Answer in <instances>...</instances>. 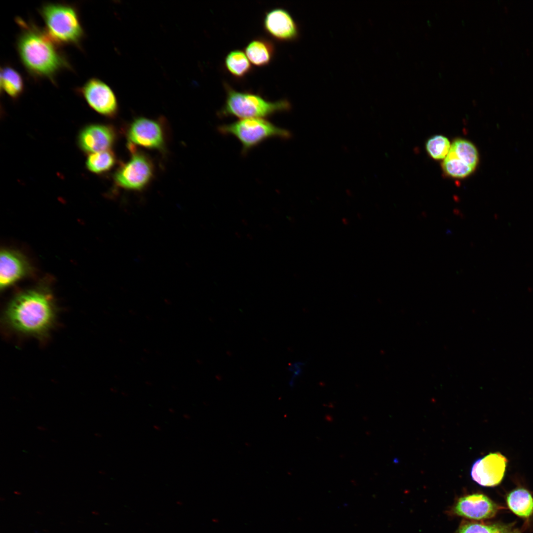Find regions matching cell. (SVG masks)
I'll use <instances>...</instances> for the list:
<instances>
[{
	"label": "cell",
	"mask_w": 533,
	"mask_h": 533,
	"mask_svg": "<svg viewBox=\"0 0 533 533\" xmlns=\"http://www.w3.org/2000/svg\"><path fill=\"white\" fill-rule=\"evenodd\" d=\"M451 144L444 136L437 135L429 139L426 144V149L430 156L435 159H444L447 155Z\"/></svg>",
	"instance_id": "7402d4cb"
},
{
	"label": "cell",
	"mask_w": 533,
	"mask_h": 533,
	"mask_svg": "<svg viewBox=\"0 0 533 533\" xmlns=\"http://www.w3.org/2000/svg\"><path fill=\"white\" fill-rule=\"evenodd\" d=\"M273 42L263 37H257L250 41L244 48V52L254 65L262 67L267 66L275 54Z\"/></svg>",
	"instance_id": "5bb4252c"
},
{
	"label": "cell",
	"mask_w": 533,
	"mask_h": 533,
	"mask_svg": "<svg viewBox=\"0 0 533 533\" xmlns=\"http://www.w3.org/2000/svg\"><path fill=\"white\" fill-rule=\"evenodd\" d=\"M130 145L149 149H160L164 144V134L157 121L145 117L135 119L127 131Z\"/></svg>",
	"instance_id": "9c48e42d"
},
{
	"label": "cell",
	"mask_w": 533,
	"mask_h": 533,
	"mask_svg": "<svg viewBox=\"0 0 533 533\" xmlns=\"http://www.w3.org/2000/svg\"><path fill=\"white\" fill-rule=\"evenodd\" d=\"M507 459L499 453H490L477 459L471 470L472 479L481 486L498 485L504 476Z\"/></svg>",
	"instance_id": "30bf717a"
},
{
	"label": "cell",
	"mask_w": 533,
	"mask_h": 533,
	"mask_svg": "<svg viewBox=\"0 0 533 533\" xmlns=\"http://www.w3.org/2000/svg\"><path fill=\"white\" fill-rule=\"evenodd\" d=\"M20 32L16 41V50L24 67L36 78L54 81L55 76L64 69H71L66 56L42 29L33 22L16 18Z\"/></svg>",
	"instance_id": "6da1fadb"
},
{
	"label": "cell",
	"mask_w": 533,
	"mask_h": 533,
	"mask_svg": "<svg viewBox=\"0 0 533 533\" xmlns=\"http://www.w3.org/2000/svg\"><path fill=\"white\" fill-rule=\"evenodd\" d=\"M116 161L114 153L110 150L89 154L86 166L91 172L100 174L111 170Z\"/></svg>",
	"instance_id": "d6986e66"
},
{
	"label": "cell",
	"mask_w": 533,
	"mask_h": 533,
	"mask_svg": "<svg viewBox=\"0 0 533 533\" xmlns=\"http://www.w3.org/2000/svg\"><path fill=\"white\" fill-rule=\"evenodd\" d=\"M512 525L498 523L485 524L465 522L459 528L458 533H507L511 531Z\"/></svg>",
	"instance_id": "44dd1931"
},
{
	"label": "cell",
	"mask_w": 533,
	"mask_h": 533,
	"mask_svg": "<svg viewBox=\"0 0 533 533\" xmlns=\"http://www.w3.org/2000/svg\"><path fill=\"white\" fill-rule=\"evenodd\" d=\"M225 102L217 114L220 117L229 116L240 119L265 118L278 113L291 110L287 99L269 101L261 95L248 91H237L227 83Z\"/></svg>",
	"instance_id": "277c9868"
},
{
	"label": "cell",
	"mask_w": 533,
	"mask_h": 533,
	"mask_svg": "<svg viewBox=\"0 0 533 533\" xmlns=\"http://www.w3.org/2000/svg\"><path fill=\"white\" fill-rule=\"evenodd\" d=\"M507 533H520L518 531L516 530V531H512V532L510 531V532H508Z\"/></svg>",
	"instance_id": "cb8c5ba5"
},
{
	"label": "cell",
	"mask_w": 533,
	"mask_h": 533,
	"mask_svg": "<svg viewBox=\"0 0 533 533\" xmlns=\"http://www.w3.org/2000/svg\"><path fill=\"white\" fill-rule=\"evenodd\" d=\"M55 306L51 295L37 289L16 296L4 312L5 323L12 330L36 337H42L53 325Z\"/></svg>",
	"instance_id": "7a4b0ae2"
},
{
	"label": "cell",
	"mask_w": 533,
	"mask_h": 533,
	"mask_svg": "<svg viewBox=\"0 0 533 533\" xmlns=\"http://www.w3.org/2000/svg\"><path fill=\"white\" fill-rule=\"evenodd\" d=\"M506 502L509 509L519 517L528 518L533 513V498L525 489L518 488L511 492L507 496Z\"/></svg>",
	"instance_id": "2e32d148"
},
{
	"label": "cell",
	"mask_w": 533,
	"mask_h": 533,
	"mask_svg": "<svg viewBox=\"0 0 533 533\" xmlns=\"http://www.w3.org/2000/svg\"><path fill=\"white\" fill-rule=\"evenodd\" d=\"M222 134L235 137L242 145V154H246L250 150L263 142L272 138L289 139L292 133L277 126L266 118L240 119L218 127Z\"/></svg>",
	"instance_id": "5b68a950"
},
{
	"label": "cell",
	"mask_w": 533,
	"mask_h": 533,
	"mask_svg": "<svg viewBox=\"0 0 533 533\" xmlns=\"http://www.w3.org/2000/svg\"><path fill=\"white\" fill-rule=\"evenodd\" d=\"M224 65L227 70L234 77L241 78L249 74L252 67L245 52L235 49L226 56Z\"/></svg>",
	"instance_id": "e0dca14e"
},
{
	"label": "cell",
	"mask_w": 533,
	"mask_h": 533,
	"mask_svg": "<svg viewBox=\"0 0 533 533\" xmlns=\"http://www.w3.org/2000/svg\"><path fill=\"white\" fill-rule=\"evenodd\" d=\"M45 31L58 44L78 45L84 36L77 8L72 4L48 2L39 8Z\"/></svg>",
	"instance_id": "3957f363"
},
{
	"label": "cell",
	"mask_w": 533,
	"mask_h": 533,
	"mask_svg": "<svg viewBox=\"0 0 533 533\" xmlns=\"http://www.w3.org/2000/svg\"><path fill=\"white\" fill-rule=\"evenodd\" d=\"M263 25L265 32L279 41H294L300 36L298 24L290 13L283 8H274L266 12Z\"/></svg>",
	"instance_id": "ba28073f"
},
{
	"label": "cell",
	"mask_w": 533,
	"mask_h": 533,
	"mask_svg": "<svg viewBox=\"0 0 533 533\" xmlns=\"http://www.w3.org/2000/svg\"><path fill=\"white\" fill-rule=\"evenodd\" d=\"M442 169L447 175L456 178L466 177L475 169L457 158L448 154L442 164Z\"/></svg>",
	"instance_id": "ffe728a7"
},
{
	"label": "cell",
	"mask_w": 533,
	"mask_h": 533,
	"mask_svg": "<svg viewBox=\"0 0 533 533\" xmlns=\"http://www.w3.org/2000/svg\"><path fill=\"white\" fill-rule=\"evenodd\" d=\"M475 170L479 162V154L475 146L462 139L455 140L451 145L449 153Z\"/></svg>",
	"instance_id": "ac0fdd59"
},
{
	"label": "cell",
	"mask_w": 533,
	"mask_h": 533,
	"mask_svg": "<svg viewBox=\"0 0 533 533\" xmlns=\"http://www.w3.org/2000/svg\"><path fill=\"white\" fill-rule=\"evenodd\" d=\"M304 365V363L302 362H296L292 363L289 367V370L292 373L291 378L289 381L291 386H294L296 380L301 375Z\"/></svg>",
	"instance_id": "603a6c76"
},
{
	"label": "cell",
	"mask_w": 533,
	"mask_h": 533,
	"mask_svg": "<svg viewBox=\"0 0 533 533\" xmlns=\"http://www.w3.org/2000/svg\"><path fill=\"white\" fill-rule=\"evenodd\" d=\"M130 159L122 164L115 171L114 179L117 186L128 190H140L150 182L153 166L145 154L134 151Z\"/></svg>",
	"instance_id": "8992f818"
},
{
	"label": "cell",
	"mask_w": 533,
	"mask_h": 533,
	"mask_svg": "<svg viewBox=\"0 0 533 533\" xmlns=\"http://www.w3.org/2000/svg\"><path fill=\"white\" fill-rule=\"evenodd\" d=\"M76 91L93 110L107 117H114L118 111V103L112 88L102 80L92 77Z\"/></svg>",
	"instance_id": "52a82bcc"
},
{
	"label": "cell",
	"mask_w": 533,
	"mask_h": 533,
	"mask_svg": "<svg viewBox=\"0 0 533 533\" xmlns=\"http://www.w3.org/2000/svg\"><path fill=\"white\" fill-rule=\"evenodd\" d=\"M498 506L483 494H474L460 498L456 503L454 512L457 515L474 520L494 517Z\"/></svg>",
	"instance_id": "7c38bea8"
},
{
	"label": "cell",
	"mask_w": 533,
	"mask_h": 533,
	"mask_svg": "<svg viewBox=\"0 0 533 533\" xmlns=\"http://www.w3.org/2000/svg\"><path fill=\"white\" fill-rule=\"evenodd\" d=\"M115 139L116 133L112 126L91 124L80 130L77 137V144L83 152L91 154L110 150Z\"/></svg>",
	"instance_id": "8fae6325"
},
{
	"label": "cell",
	"mask_w": 533,
	"mask_h": 533,
	"mask_svg": "<svg viewBox=\"0 0 533 533\" xmlns=\"http://www.w3.org/2000/svg\"><path fill=\"white\" fill-rule=\"evenodd\" d=\"M0 85L1 91L13 99L18 98L24 88L23 79L20 73L9 65L0 68Z\"/></svg>",
	"instance_id": "9a60e30c"
},
{
	"label": "cell",
	"mask_w": 533,
	"mask_h": 533,
	"mask_svg": "<svg viewBox=\"0 0 533 533\" xmlns=\"http://www.w3.org/2000/svg\"><path fill=\"white\" fill-rule=\"evenodd\" d=\"M30 270L25 257L16 251L3 249L0 256V286L5 289L26 276Z\"/></svg>",
	"instance_id": "4fadbf2b"
}]
</instances>
